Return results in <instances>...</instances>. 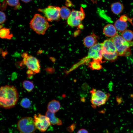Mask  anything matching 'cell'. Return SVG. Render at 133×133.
<instances>
[{
	"mask_svg": "<svg viewBox=\"0 0 133 133\" xmlns=\"http://www.w3.org/2000/svg\"><path fill=\"white\" fill-rule=\"evenodd\" d=\"M19 95L14 86L6 85L1 87L0 89V106L5 109L14 107L17 104Z\"/></svg>",
	"mask_w": 133,
	"mask_h": 133,
	"instance_id": "1",
	"label": "cell"
},
{
	"mask_svg": "<svg viewBox=\"0 0 133 133\" xmlns=\"http://www.w3.org/2000/svg\"><path fill=\"white\" fill-rule=\"evenodd\" d=\"M30 27L39 34L44 35L51 26L45 17L36 14L30 23Z\"/></svg>",
	"mask_w": 133,
	"mask_h": 133,
	"instance_id": "2",
	"label": "cell"
},
{
	"mask_svg": "<svg viewBox=\"0 0 133 133\" xmlns=\"http://www.w3.org/2000/svg\"><path fill=\"white\" fill-rule=\"evenodd\" d=\"M116 48L119 56H128L130 54L129 48L133 46V41L125 40L121 36L117 34L111 39Z\"/></svg>",
	"mask_w": 133,
	"mask_h": 133,
	"instance_id": "3",
	"label": "cell"
},
{
	"mask_svg": "<svg viewBox=\"0 0 133 133\" xmlns=\"http://www.w3.org/2000/svg\"><path fill=\"white\" fill-rule=\"evenodd\" d=\"M22 63L28 68L27 74L34 75L39 73L40 71V66L39 60L36 57L29 55L26 53L22 54Z\"/></svg>",
	"mask_w": 133,
	"mask_h": 133,
	"instance_id": "4",
	"label": "cell"
},
{
	"mask_svg": "<svg viewBox=\"0 0 133 133\" xmlns=\"http://www.w3.org/2000/svg\"><path fill=\"white\" fill-rule=\"evenodd\" d=\"M17 128L21 133H34L37 129L33 119L30 117L20 119L17 123Z\"/></svg>",
	"mask_w": 133,
	"mask_h": 133,
	"instance_id": "5",
	"label": "cell"
},
{
	"mask_svg": "<svg viewBox=\"0 0 133 133\" xmlns=\"http://www.w3.org/2000/svg\"><path fill=\"white\" fill-rule=\"evenodd\" d=\"M91 94V102L93 107L95 108L104 104L108 100L110 95L100 90L93 89Z\"/></svg>",
	"mask_w": 133,
	"mask_h": 133,
	"instance_id": "6",
	"label": "cell"
},
{
	"mask_svg": "<svg viewBox=\"0 0 133 133\" xmlns=\"http://www.w3.org/2000/svg\"><path fill=\"white\" fill-rule=\"evenodd\" d=\"M60 8L58 6L49 5L44 9H39L38 11L45 15L48 21H57L60 18Z\"/></svg>",
	"mask_w": 133,
	"mask_h": 133,
	"instance_id": "7",
	"label": "cell"
},
{
	"mask_svg": "<svg viewBox=\"0 0 133 133\" xmlns=\"http://www.w3.org/2000/svg\"><path fill=\"white\" fill-rule=\"evenodd\" d=\"M85 17L84 12L82 7L81 8L79 11L72 10L67 19V23L71 27L77 26L80 24Z\"/></svg>",
	"mask_w": 133,
	"mask_h": 133,
	"instance_id": "8",
	"label": "cell"
},
{
	"mask_svg": "<svg viewBox=\"0 0 133 133\" xmlns=\"http://www.w3.org/2000/svg\"><path fill=\"white\" fill-rule=\"evenodd\" d=\"M103 57V44L97 43L89 48L86 58L92 59L94 61L101 64L102 63Z\"/></svg>",
	"mask_w": 133,
	"mask_h": 133,
	"instance_id": "9",
	"label": "cell"
},
{
	"mask_svg": "<svg viewBox=\"0 0 133 133\" xmlns=\"http://www.w3.org/2000/svg\"><path fill=\"white\" fill-rule=\"evenodd\" d=\"M33 119L36 128L42 132L46 131L51 124L48 118L40 114H35Z\"/></svg>",
	"mask_w": 133,
	"mask_h": 133,
	"instance_id": "10",
	"label": "cell"
},
{
	"mask_svg": "<svg viewBox=\"0 0 133 133\" xmlns=\"http://www.w3.org/2000/svg\"><path fill=\"white\" fill-rule=\"evenodd\" d=\"M103 44V54H112L116 53L117 50L111 39L105 40Z\"/></svg>",
	"mask_w": 133,
	"mask_h": 133,
	"instance_id": "11",
	"label": "cell"
},
{
	"mask_svg": "<svg viewBox=\"0 0 133 133\" xmlns=\"http://www.w3.org/2000/svg\"><path fill=\"white\" fill-rule=\"evenodd\" d=\"M114 26L111 24H109L105 26L103 32L107 36L112 38L118 34Z\"/></svg>",
	"mask_w": 133,
	"mask_h": 133,
	"instance_id": "12",
	"label": "cell"
},
{
	"mask_svg": "<svg viewBox=\"0 0 133 133\" xmlns=\"http://www.w3.org/2000/svg\"><path fill=\"white\" fill-rule=\"evenodd\" d=\"M55 113L48 110L46 116L48 118L51 124L54 125H61L62 124V121L56 116Z\"/></svg>",
	"mask_w": 133,
	"mask_h": 133,
	"instance_id": "13",
	"label": "cell"
},
{
	"mask_svg": "<svg viewBox=\"0 0 133 133\" xmlns=\"http://www.w3.org/2000/svg\"><path fill=\"white\" fill-rule=\"evenodd\" d=\"M97 41L96 36L94 34H92L84 38L83 43L86 47L90 48L97 44Z\"/></svg>",
	"mask_w": 133,
	"mask_h": 133,
	"instance_id": "14",
	"label": "cell"
},
{
	"mask_svg": "<svg viewBox=\"0 0 133 133\" xmlns=\"http://www.w3.org/2000/svg\"><path fill=\"white\" fill-rule=\"evenodd\" d=\"M124 8L123 5L120 2H117L112 3L111 6L112 11L115 15H118L121 13Z\"/></svg>",
	"mask_w": 133,
	"mask_h": 133,
	"instance_id": "15",
	"label": "cell"
},
{
	"mask_svg": "<svg viewBox=\"0 0 133 133\" xmlns=\"http://www.w3.org/2000/svg\"><path fill=\"white\" fill-rule=\"evenodd\" d=\"M60 104L59 102L55 100H52L48 103V110L52 112L55 113L60 109Z\"/></svg>",
	"mask_w": 133,
	"mask_h": 133,
	"instance_id": "16",
	"label": "cell"
},
{
	"mask_svg": "<svg viewBox=\"0 0 133 133\" xmlns=\"http://www.w3.org/2000/svg\"><path fill=\"white\" fill-rule=\"evenodd\" d=\"M114 26L117 30L120 32H123L126 30L128 27V24L126 22L119 19L115 22Z\"/></svg>",
	"mask_w": 133,
	"mask_h": 133,
	"instance_id": "17",
	"label": "cell"
},
{
	"mask_svg": "<svg viewBox=\"0 0 133 133\" xmlns=\"http://www.w3.org/2000/svg\"><path fill=\"white\" fill-rule=\"evenodd\" d=\"M10 28H2L0 30V37L3 39H11L13 35L10 33Z\"/></svg>",
	"mask_w": 133,
	"mask_h": 133,
	"instance_id": "18",
	"label": "cell"
},
{
	"mask_svg": "<svg viewBox=\"0 0 133 133\" xmlns=\"http://www.w3.org/2000/svg\"><path fill=\"white\" fill-rule=\"evenodd\" d=\"M71 12L68 8L66 6H63L60 8V17L63 19H67Z\"/></svg>",
	"mask_w": 133,
	"mask_h": 133,
	"instance_id": "19",
	"label": "cell"
},
{
	"mask_svg": "<svg viewBox=\"0 0 133 133\" xmlns=\"http://www.w3.org/2000/svg\"><path fill=\"white\" fill-rule=\"evenodd\" d=\"M121 36L125 40L131 41L133 39V32L129 30H126L121 34Z\"/></svg>",
	"mask_w": 133,
	"mask_h": 133,
	"instance_id": "20",
	"label": "cell"
},
{
	"mask_svg": "<svg viewBox=\"0 0 133 133\" xmlns=\"http://www.w3.org/2000/svg\"><path fill=\"white\" fill-rule=\"evenodd\" d=\"M22 85L23 88L28 92H31L34 88V85L31 81L25 80L23 83Z\"/></svg>",
	"mask_w": 133,
	"mask_h": 133,
	"instance_id": "21",
	"label": "cell"
},
{
	"mask_svg": "<svg viewBox=\"0 0 133 133\" xmlns=\"http://www.w3.org/2000/svg\"><path fill=\"white\" fill-rule=\"evenodd\" d=\"M100 64L97 62L93 61L90 63L89 67L93 70H99L102 68Z\"/></svg>",
	"mask_w": 133,
	"mask_h": 133,
	"instance_id": "22",
	"label": "cell"
},
{
	"mask_svg": "<svg viewBox=\"0 0 133 133\" xmlns=\"http://www.w3.org/2000/svg\"><path fill=\"white\" fill-rule=\"evenodd\" d=\"M20 104L22 107L27 108L30 107L31 102L29 99L27 98H24L21 100Z\"/></svg>",
	"mask_w": 133,
	"mask_h": 133,
	"instance_id": "23",
	"label": "cell"
},
{
	"mask_svg": "<svg viewBox=\"0 0 133 133\" xmlns=\"http://www.w3.org/2000/svg\"><path fill=\"white\" fill-rule=\"evenodd\" d=\"M103 57L106 60L110 61H114L117 58L118 56L117 53L112 54H103Z\"/></svg>",
	"mask_w": 133,
	"mask_h": 133,
	"instance_id": "24",
	"label": "cell"
},
{
	"mask_svg": "<svg viewBox=\"0 0 133 133\" xmlns=\"http://www.w3.org/2000/svg\"><path fill=\"white\" fill-rule=\"evenodd\" d=\"M8 4L11 6H15L17 8V6H19V0H6Z\"/></svg>",
	"mask_w": 133,
	"mask_h": 133,
	"instance_id": "25",
	"label": "cell"
},
{
	"mask_svg": "<svg viewBox=\"0 0 133 133\" xmlns=\"http://www.w3.org/2000/svg\"><path fill=\"white\" fill-rule=\"evenodd\" d=\"M0 24L3 23L6 20V16L4 13L2 11H0Z\"/></svg>",
	"mask_w": 133,
	"mask_h": 133,
	"instance_id": "26",
	"label": "cell"
},
{
	"mask_svg": "<svg viewBox=\"0 0 133 133\" xmlns=\"http://www.w3.org/2000/svg\"><path fill=\"white\" fill-rule=\"evenodd\" d=\"M119 19L122 20L126 22L129 19L126 15H123L120 17Z\"/></svg>",
	"mask_w": 133,
	"mask_h": 133,
	"instance_id": "27",
	"label": "cell"
},
{
	"mask_svg": "<svg viewBox=\"0 0 133 133\" xmlns=\"http://www.w3.org/2000/svg\"><path fill=\"white\" fill-rule=\"evenodd\" d=\"M77 133H89L88 131L85 129H82L79 130Z\"/></svg>",
	"mask_w": 133,
	"mask_h": 133,
	"instance_id": "28",
	"label": "cell"
},
{
	"mask_svg": "<svg viewBox=\"0 0 133 133\" xmlns=\"http://www.w3.org/2000/svg\"><path fill=\"white\" fill-rule=\"evenodd\" d=\"M22 1L25 3H28L30 2L31 0H21Z\"/></svg>",
	"mask_w": 133,
	"mask_h": 133,
	"instance_id": "29",
	"label": "cell"
}]
</instances>
